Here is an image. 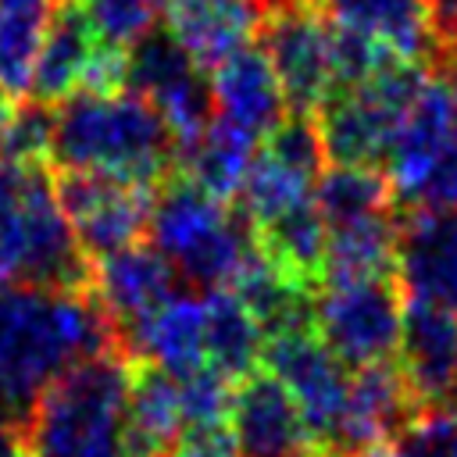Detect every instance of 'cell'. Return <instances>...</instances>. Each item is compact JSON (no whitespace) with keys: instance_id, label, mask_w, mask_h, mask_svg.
I'll list each match as a JSON object with an SVG mask.
<instances>
[{"instance_id":"6da1fadb","label":"cell","mask_w":457,"mask_h":457,"mask_svg":"<svg viewBox=\"0 0 457 457\" xmlns=\"http://www.w3.org/2000/svg\"><path fill=\"white\" fill-rule=\"evenodd\" d=\"M129 350L96 293L0 282V411L25 425L36 396L71 364Z\"/></svg>"},{"instance_id":"7a4b0ae2","label":"cell","mask_w":457,"mask_h":457,"mask_svg":"<svg viewBox=\"0 0 457 457\" xmlns=\"http://www.w3.org/2000/svg\"><path fill=\"white\" fill-rule=\"evenodd\" d=\"M50 161L61 171H104L161 186L179 164V143L157 107L132 93H75L54 111Z\"/></svg>"},{"instance_id":"3957f363","label":"cell","mask_w":457,"mask_h":457,"mask_svg":"<svg viewBox=\"0 0 457 457\" xmlns=\"http://www.w3.org/2000/svg\"><path fill=\"white\" fill-rule=\"evenodd\" d=\"M0 282L61 293L93 289V257L79 243L50 164L0 157Z\"/></svg>"},{"instance_id":"277c9868","label":"cell","mask_w":457,"mask_h":457,"mask_svg":"<svg viewBox=\"0 0 457 457\" xmlns=\"http://www.w3.org/2000/svg\"><path fill=\"white\" fill-rule=\"evenodd\" d=\"M129 361L107 350L61 371L25 418V446L36 457H129Z\"/></svg>"},{"instance_id":"5b68a950","label":"cell","mask_w":457,"mask_h":457,"mask_svg":"<svg viewBox=\"0 0 457 457\" xmlns=\"http://www.w3.org/2000/svg\"><path fill=\"white\" fill-rule=\"evenodd\" d=\"M425 71L428 64L393 61L361 86L332 89V96L314 114L328 164L378 168V161L389 157L393 139L411 114L418 93L432 79Z\"/></svg>"},{"instance_id":"8992f818","label":"cell","mask_w":457,"mask_h":457,"mask_svg":"<svg viewBox=\"0 0 457 457\" xmlns=\"http://www.w3.org/2000/svg\"><path fill=\"white\" fill-rule=\"evenodd\" d=\"M403 289L396 275L328 278L314 296V328L346 368H364L400 353Z\"/></svg>"},{"instance_id":"52a82bcc","label":"cell","mask_w":457,"mask_h":457,"mask_svg":"<svg viewBox=\"0 0 457 457\" xmlns=\"http://www.w3.org/2000/svg\"><path fill=\"white\" fill-rule=\"evenodd\" d=\"M261 364L293 393L303 428H307V450L303 457H339L336 436L350 396L346 364L328 350V343L318 336L314 325L275 332L264 339Z\"/></svg>"},{"instance_id":"ba28073f","label":"cell","mask_w":457,"mask_h":457,"mask_svg":"<svg viewBox=\"0 0 457 457\" xmlns=\"http://www.w3.org/2000/svg\"><path fill=\"white\" fill-rule=\"evenodd\" d=\"M264 54L296 114H318L336 89L332 75V21L311 0H275L261 29Z\"/></svg>"},{"instance_id":"9c48e42d","label":"cell","mask_w":457,"mask_h":457,"mask_svg":"<svg viewBox=\"0 0 457 457\" xmlns=\"http://www.w3.org/2000/svg\"><path fill=\"white\" fill-rule=\"evenodd\" d=\"M129 89L157 107L179 150H186L214 121L211 79H204V68L179 46L168 29H154L129 50Z\"/></svg>"},{"instance_id":"30bf717a","label":"cell","mask_w":457,"mask_h":457,"mask_svg":"<svg viewBox=\"0 0 457 457\" xmlns=\"http://www.w3.org/2000/svg\"><path fill=\"white\" fill-rule=\"evenodd\" d=\"M54 179L61 207L89 257H104L111 250L139 243V236L150 228L157 196L154 186H139L104 171H61Z\"/></svg>"},{"instance_id":"8fae6325","label":"cell","mask_w":457,"mask_h":457,"mask_svg":"<svg viewBox=\"0 0 457 457\" xmlns=\"http://www.w3.org/2000/svg\"><path fill=\"white\" fill-rule=\"evenodd\" d=\"M421 411L425 403L418 400L400 361L389 357V361L364 364L350 378V396H346V411L339 421L336 453L346 457L375 443H396Z\"/></svg>"},{"instance_id":"7c38bea8","label":"cell","mask_w":457,"mask_h":457,"mask_svg":"<svg viewBox=\"0 0 457 457\" xmlns=\"http://www.w3.org/2000/svg\"><path fill=\"white\" fill-rule=\"evenodd\" d=\"M175 264L150 243H129L104 257H93V293L118 325L125 346L129 336L175 296Z\"/></svg>"},{"instance_id":"4fadbf2b","label":"cell","mask_w":457,"mask_h":457,"mask_svg":"<svg viewBox=\"0 0 457 457\" xmlns=\"http://www.w3.org/2000/svg\"><path fill=\"white\" fill-rule=\"evenodd\" d=\"M453 150H457V118H453L450 89L443 79H428L386 157V175L393 182L396 200L414 204L421 186Z\"/></svg>"},{"instance_id":"5bb4252c","label":"cell","mask_w":457,"mask_h":457,"mask_svg":"<svg viewBox=\"0 0 457 457\" xmlns=\"http://www.w3.org/2000/svg\"><path fill=\"white\" fill-rule=\"evenodd\" d=\"M400 368L425 407L457 411V311L432 300H403Z\"/></svg>"},{"instance_id":"9a60e30c","label":"cell","mask_w":457,"mask_h":457,"mask_svg":"<svg viewBox=\"0 0 457 457\" xmlns=\"http://www.w3.org/2000/svg\"><path fill=\"white\" fill-rule=\"evenodd\" d=\"M396 282L403 296L457 311V211L414 207L400 218Z\"/></svg>"},{"instance_id":"2e32d148","label":"cell","mask_w":457,"mask_h":457,"mask_svg":"<svg viewBox=\"0 0 457 457\" xmlns=\"http://www.w3.org/2000/svg\"><path fill=\"white\" fill-rule=\"evenodd\" d=\"M328 21L378 39L389 54L411 64L443 61L446 36L432 0H311Z\"/></svg>"},{"instance_id":"e0dca14e","label":"cell","mask_w":457,"mask_h":457,"mask_svg":"<svg viewBox=\"0 0 457 457\" xmlns=\"http://www.w3.org/2000/svg\"><path fill=\"white\" fill-rule=\"evenodd\" d=\"M232 432L243 457H303L307 428L293 393L264 368H253L232 386Z\"/></svg>"},{"instance_id":"ac0fdd59","label":"cell","mask_w":457,"mask_h":457,"mask_svg":"<svg viewBox=\"0 0 457 457\" xmlns=\"http://www.w3.org/2000/svg\"><path fill=\"white\" fill-rule=\"evenodd\" d=\"M275 0H168L164 29L207 71L261 36Z\"/></svg>"},{"instance_id":"d6986e66","label":"cell","mask_w":457,"mask_h":457,"mask_svg":"<svg viewBox=\"0 0 457 457\" xmlns=\"http://www.w3.org/2000/svg\"><path fill=\"white\" fill-rule=\"evenodd\" d=\"M211 96L221 121L257 136H268L289 111L278 75L264 46H243L211 68Z\"/></svg>"},{"instance_id":"ffe728a7","label":"cell","mask_w":457,"mask_h":457,"mask_svg":"<svg viewBox=\"0 0 457 457\" xmlns=\"http://www.w3.org/2000/svg\"><path fill=\"white\" fill-rule=\"evenodd\" d=\"M186 432L179 378L161 364L132 353L129 361V418L125 446L129 457H168Z\"/></svg>"},{"instance_id":"44dd1931","label":"cell","mask_w":457,"mask_h":457,"mask_svg":"<svg viewBox=\"0 0 457 457\" xmlns=\"http://www.w3.org/2000/svg\"><path fill=\"white\" fill-rule=\"evenodd\" d=\"M96 50H100V39L93 36V29L79 14V7L71 0H57L50 32L43 39V50H39V61L32 71L29 96L46 107H57L68 96H75L86 82V71H89V61Z\"/></svg>"},{"instance_id":"7402d4cb","label":"cell","mask_w":457,"mask_h":457,"mask_svg":"<svg viewBox=\"0 0 457 457\" xmlns=\"http://www.w3.org/2000/svg\"><path fill=\"white\" fill-rule=\"evenodd\" d=\"M204 325H207V307L196 296H171L161 303L132 336L129 350L161 364L175 378L207 364L204 353Z\"/></svg>"},{"instance_id":"603a6c76","label":"cell","mask_w":457,"mask_h":457,"mask_svg":"<svg viewBox=\"0 0 457 457\" xmlns=\"http://www.w3.org/2000/svg\"><path fill=\"white\" fill-rule=\"evenodd\" d=\"M253 136L214 118L186 150H179V164L175 171L182 179H189L196 189H204L207 196L228 204L239 196L246 171L253 164Z\"/></svg>"},{"instance_id":"cb8c5ba5","label":"cell","mask_w":457,"mask_h":457,"mask_svg":"<svg viewBox=\"0 0 457 457\" xmlns=\"http://www.w3.org/2000/svg\"><path fill=\"white\" fill-rule=\"evenodd\" d=\"M207 325H204V353L214 371L239 382L250 375L264 353V328L246 311V303L232 289H214L204 296Z\"/></svg>"},{"instance_id":"d4e9b609","label":"cell","mask_w":457,"mask_h":457,"mask_svg":"<svg viewBox=\"0 0 457 457\" xmlns=\"http://www.w3.org/2000/svg\"><path fill=\"white\" fill-rule=\"evenodd\" d=\"M57 0H0V93L25 100Z\"/></svg>"},{"instance_id":"484cf974","label":"cell","mask_w":457,"mask_h":457,"mask_svg":"<svg viewBox=\"0 0 457 457\" xmlns=\"http://www.w3.org/2000/svg\"><path fill=\"white\" fill-rule=\"evenodd\" d=\"M396 236L400 221L389 214L364 218L353 225L328 228L325 243V282L328 278H378L396 275Z\"/></svg>"},{"instance_id":"4316f807","label":"cell","mask_w":457,"mask_h":457,"mask_svg":"<svg viewBox=\"0 0 457 457\" xmlns=\"http://www.w3.org/2000/svg\"><path fill=\"white\" fill-rule=\"evenodd\" d=\"M314 204L325 218L328 228L353 225L364 218L389 214L396 204L389 175L378 168H357V164H332L318 175L314 186Z\"/></svg>"},{"instance_id":"83f0119b","label":"cell","mask_w":457,"mask_h":457,"mask_svg":"<svg viewBox=\"0 0 457 457\" xmlns=\"http://www.w3.org/2000/svg\"><path fill=\"white\" fill-rule=\"evenodd\" d=\"M314 186H318L314 175H307V171L261 150L246 171L243 189H239L243 214L250 218V225H264V221L314 200Z\"/></svg>"},{"instance_id":"f1b7e54d","label":"cell","mask_w":457,"mask_h":457,"mask_svg":"<svg viewBox=\"0 0 457 457\" xmlns=\"http://www.w3.org/2000/svg\"><path fill=\"white\" fill-rule=\"evenodd\" d=\"M93 36L107 46L132 50L143 36L154 32L168 0H71Z\"/></svg>"},{"instance_id":"f546056e","label":"cell","mask_w":457,"mask_h":457,"mask_svg":"<svg viewBox=\"0 0 457 457\" xmlns=\"http://www.w3.org/2000/svg\"><path fill=\"white\" fill-rule=\"evenodd\" d=\"M232 378L214 371L211 364H200L186 375H179V393H182V414L186 428H204V425H225L232 414Z\"/></svg>"},{"instance_id":"4dcf8cb0","label":"cell","mask_w":457,"mask_h":457,"mask_svg":"<svg viewBox=\"0 0 457 457\" xmlns=\"http://www.w3.org/2000/svg\"><path fill=\"white\" fill-rule=\"evenodd\" d=\"M403 457H457V411L425 407L396 439Z\"/></svg>"},{"instance_id":"1f68e13d","label":"cell","mask_w":457,"mask_h":457,"mask_svg":"<svg viewBox=\"0 0 457 457\" xmlns=\"http://www.w3.org/2000/svg\"><path fill=\"white\" fill-rule=\"evenodd\" d=\"M168 457H243V446L232 432V421H225V425L186 428L179 443L168 450Z\"/></svg>"},{"instance_id":"d6a6232c","label":"cell","mask_w":457,"mask_h":457,"mask_svg":"<svg viewBox=\"0 0 457 457\" xmlns=\"http://www.w3.org/2000/svg\"><path fill=\"white\" fill-rule=\"evenodd\" d=\"M414 207H432V211H457V150L432 171V179L421 186L414 196Z\"/></svg>"},{"instance_id":"836d02e7","label":"cell","mask_w":457,"mask_h":457,"mask_svg":"<svg viewBox=\"0 0 457 457\" xmlns=\"http://www.w3.org/2000/svg\"><path fill=\"white\" fill-rule=\"evenodd\" d=\"M29 446H25V428L21 421H14L11 414L0 411V457H21Z\"/></svg>"},{"instance_id":"e575fe53","label":"cell","mask_w":457,"mask_h":457,"mask_svg":"<svg viewBox=\"0 0 457 457\" xmlns=\"http://www.w3.org/2000/svg\"><path fill=\"white\" fill-rule=\"evenodd\" d=\"M432 7H436V18H439L446 43H453L457 39V0H432Z\"/></svg>"},{"instance_id":"d590c367","label":"cell","mask_w":457,"mask_h":457,"mask_svg":"<svg viewBox=\"0 0 457 457\" xmlns=\"http://www.w3.org/2000/svg\"><path fill=\"white\" fill-rule=\"evenodd\" d=\"M18 104L14 96L0 93V157H4V146H7V136H11V125H14V114H18Z\"/></svg>"},{"instance_id":"8d00e7d4","label":"cell","mask_w":457,"mask_h":457,"mask_svg":"<svg viewBox=\"0 0 457 457\" xmlns=\"http://www.w3.org/2000/svg\"><path fill=\"white\" fill-rule=\"evenodd\" d=\"M443 64H446V89H450V104H453V118H457V39L446 43L443 50Z\"/></svg>"},{"instance_id":"74e56055","label":"cell","mask_w":457,"mask_h":457,"mask_svg":"<svg viewBox=\"0 0 457 457\" xmlns=\"http://www.w3.org/2000/svg\"><path fill=\"white\" fill-rule=\"evenodd\" d=\"M346 457H403V450L396 443H375V446H364V450H353Z\"/></svg>"},{"instance_id":"f35d334b","label":"cell","mask_w":457,"mask_h":457,"mask_svg":"<svg viewBox=\"0 0 457 457\" xmlns=\"http://www.w3.org/2000/svg\"><path fill=\"white\" fill-rule=\"evenodd\" d=\"M21 457H36V453H32V450H25V453H21Z\"/></svg>"}]
</instances>
